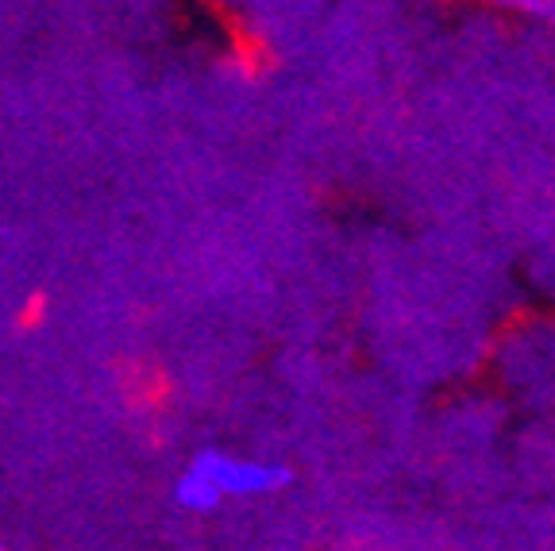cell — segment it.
Segmentation results:
<instances>
[{"mask_svg":"<svg viewBox=\"0 0 555 551\" xmlns=\"http://www.w3.org/2000/svg\"><path fill=\"white\" fill-rule=\"evenodd\" d=\"M520 9L529 12V16L544 20V24L555 31V0H532V4H520Z\"/></svg>","mask_w":555,"mask_h":551,"instance_id":"3957f363","label":"cell"},{"mask_svg":"<svg viewBox=\"0 0 555 551\" xmlns=\"http://www.w3.org/2000/svg\"><path fill=\"white\" fill-rule=\"evenodd\" d=\"M0 551H9V548H4V540H0Z\"/></svg>","mask_w":555,"mask_h":551,"instance_id":"277c9868","label":"cell"},{"mask_svg":"<svg viewBox=\"0 0 555 551\" xmlns=\"http://www.w3.org/2000/svg\"><path fill=\"white\" fill-rule=\"evenodd\" d=\"M173 501H178L182 509H190V513H208V509H217L224 498H220V490L208 483L205 474H197L190 466V471H185L182 478L173 483Z\"/></svg>","mask_w":555,"mask_h":551,"instance_id":"7a4b0ae2","label":"cell"},{"mask_svg":"<svg viewBox=\"0 0 555 551\" xmlns=\"http://www.w3.org/2000/svg\"><path fill=\"white\" fill-rule=\"evenodd\" d=\"M190 466L217 486L220 498H262V494L286 490V483H289L286 466L259 463V459H240V456H228V451H217V448L201 451Z\"/></svg>","mask_w":555,"mask_h":551,"instance_id":"6da1fadb","label":"cell"}]
</instances>
